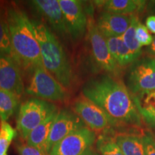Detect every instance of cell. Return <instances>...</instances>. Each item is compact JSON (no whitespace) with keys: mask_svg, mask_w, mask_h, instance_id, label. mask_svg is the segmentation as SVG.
Returning <instances> with one entry per match:
<instances>
[{"mask_svg":"<svg viewBox=\"0 0 155 155\" xmlns=\"http://www.w3.org/2000/svg\"><path fill=\"white\" fill-rule=\"evenodd\" d=\"M94 155H99V154H97V153H94Z\"/></svg>","mask_w":155,"mask_h":155,"instance_id":"4dcf8cb0","label":"cell"},{"mask_svg":"<svg viewBox=\"0 0 155 155\" xmlns=\"http://www.w3.org/2000/svg\"><path fill=\"white\" fill-rule=\"evenodd\" d=\"M105 12L119 15H132L144 9L146 1L142 0H108L101 2Z\"/></svg>","mask_w":155,"mask_h":155,"instance_id":"e0dca14e","label":"cell"},{"mask_svg":"<svg viewBox=\"0 0 155 155\" xmlns=\"http://www.w3.org/2000/svg\"><path fill=\"white\" fill-rule=\"evenodd\" d=\"M33 30L40 48L45 68L65 88L72 85V66L65 50L55 34L44 23L30 19Z\"/></svg>","mask_w":155,"mask_h":155,"instance_id":"3957f363","label":"cell"},{"mask_svg":"<svg viewBox=\"0 0 155 155\" xmlns=\"http://www.w3.org/2000/svg\"><path fill=\"white\" fill-rule=\"evenodd\" d=\"M134 103L136 106H137V108H138L139 114H141L143 120L146 122L147 124H149L150 127H152V128L155 129V114L150 113V112L145 111V110L142 109V108H141L135 101Z\"/></svg>","mask_w":155,"mask_h":155,"instance_id":"4316f807","label":"cell"},{"mask_svg":"<svg viewBox=\"0 0 155 155\" xmlns=\"http://www.w3.org/2000/svg\"><path fill=\"white\" fill-rule=\"evenodd\" d=\"M144 143L145 155H155V139L154 136L150 132L143 135Z\"/></svg>","mask_w":155,"mask_h":155,"instance_id":"d4e9b609","label":"cell"},{"mask_svg":"<svg viewBox=\"0 0 155 155\" xmlns=\"http://www.w3.org/2000/svg\"><path fill=\"white\" fill-rule=\"evenodd\" d=\"M94 153L92 152V153H90V154H88V155H94Z\"/></svg>","mask_w":155,"mask_h":155,"instance_id":"f546056e","label":"cell"},{"mask_svg":"<svg viewBox=\"0 0 155 155\" xmlns=\"http://www.w3.org/2000/svg\"><path fill=\"white\" fill-rule=\"evenodd\" d=\"M86 127L82 120L74 112L63 108L58 111L47 142V152L49 154L53 147L71 133Z\"/></svg>","mask_w":155,"mask_h":155,"instance_id":"8fae6325","label":"cell"},{"mask_svg":"<svg viewBox=\"0 0 155 155\" xmlns=\"http://www.w3.org/2000/svg\"><path fill=\"white\" fill-rule=\"evenodd\" d=\"M17 151L19 155H48L42 151L28 144L17 145Z\"/></svg>","mask_w":155,"mask_h":155,"instance_id":"484cf974","label":"cell"},{"mask_svg":"<svg viewBox=\"0 0 155 155\" xmlns=\"http://www.w3.org/2000/svg\"><path fill=\"white\" fill-rule=\"evenodd\" d=\"M58 110L53 103L37 98H31L19 106L17 118V130L26 139L33 129L53 112Z\"/></svg>","mask_w":155,"mask_h":155,"instance_id":"5b68a950","label":"cell"},{"mask_svg":"<svg viewBox=\"0 0 155 155\" xmlns=\"http://www.w3.org/2000/svg\"><path fill=\"white\" fill-rule=\"evenodd\" d=\"M0 88L20 97L25 88L20 68L12 57L0 53Z\"/></svg>","mask_w":155,"mask_h":155,"instance_id":"7c38bea8","label":"cell"},{"mask_svg":"<svg viewBox=\"0 0 155 155\" xmlns=\"http://www.w3.org/2000/svg\"><path fill=\"white\" fill-rule=\"evenodd\" d=\"M7 11L12 57L19 68L29 71L37 66H43L40 45L31 27L30 19L13 4L7 5Z\"/></svg>","mask_w":155,"mask_h":155,"instance_id":"7a4b0ae2","label":"cell"},{"mask_svg":"<svg viewBox=\"0 0 155 155\" xmlns=\"http://www.w3.org/2000/svg\"><path fill=\"white\" fill-rule=\"evenodd\" d=\"M136 38L141 46L150 45L153 41V37L149 32L147 27L139 22L136 28Z\"/></svg>","mask_w":155,"mask_h":155,"instance_id":"cb8c5ba5","label":"cell"},{"mask_svg":"<svg viewBox=\"0 0 155 155\" xmlns=\"http://www.w3.org/2000/svg\"><path fill=\"white\" fill-rule=\"evenodd\" d=\"M96 145L101 155H124L114 137L108 134L101 135Z\"/></svg>","mask_w":155,"mask_h":155,"instance_id":"7402d4cb","label":"cell"},{"mask_svg":"<svg viewBox=\"0 0 155 155\" xmlns=\"http://www.w3.org/2000/svg\"><path fill=\"white\" fill-rule=\"evenodd\" d=\"M17 129L7 121H2L0 126V155H7L9 145L16 137Z\"/></svg>","mask_w":155,"mask_h":155,"instance_id":"603a6c76","label":"cell"},{"mask_svg":"<svg viewBox=\"0 0 155 155\" xmlns=\"http://www.w3.org/2000/svg\"><path fill=\"white\" fill-rule=\"evenodd\" d=\"M73 108V112L80 117L86 127L92 131H105L114 127L106 112L83 96L76 98Z\"/></svg>","mask_w":155,"mask_h":155,"instance_id":"30bf717a","label":"cell"},{"mask_svg":"<svg viewBox=\"0 0 155 155\" xmlns=\"http://www.w3.org/2000/svg\"><path fill=\"white\" fill-rule=\"evenodd\" d=\"M127 87L137 97L155 91V57L144 56L131 64L127 76Z\"/></svg>","mask_w":155,"mask_h":155,"instance_id":"52a82bcc","label":"cell"},{"mask_svg":"<svg viewBox=\"0 0 155 155\" xmlns=\"http://www.w3.org/2000/svg\"><path fill=\"white\" fill-rule=\"evenodd\" d=\"M29 5L58 35L68 36L58 0H32L29 2Z\"/></svg>","mask_w":155,"mask_h":155,"instance_id":"4fadbf2b","label":"cell"},{"mask_svg":"<svg viewBox=\"0 0 155 155\" xmlns=\"http://www.w3.org/2000/svg\"><path fill=\"white\" fill-rule=\"evenodd\" d=\"M146 51L150 55H152L155 57V37L153 38V41L150 45L147 46L146 48Z\"/></svg>","mask_w":155,"mask_h":155,"instance_id":"f1b7e54d","label":"cell"},{"mask_svg":"<svg viewBox=\"0 0 155 155\" xmlns=\"http://www.w3.org/2000/svg\"><path fill=\"white\" fill-rule=\"evenodd\" d=\"M31 77L25 94L34 98L52 101H65L69 97L63 87L44 66H37L30 71Z\"/></svg>","mask_w":155,"mask_h":155,"instance_id":"277c9868","label":"cell"},{"mask_svg":"<svg viewBox=\"0 0 155 155\" xmlns=\"http://www.w3.org/2000/svg\"><path fill=\"white\" fill-rule=\"evenodd\" d=\"M154 139H155V137H154Z\"/></svg>","mask_w":155,"mask_h":155,"instance_id":"1f68e13d","label":"cell"},{"mask_svg":"<svg viewBox=\"0 0 155 155\" xmlns=\"http://www.w3.org/2000/svg\"><path fill=\"white\" fill-rule=\"evenodd\" d=\"M106 40L110 53L120 68L131 65L137 60L127 47L121 36L108 38Z\"/></svg>","mask_w":155,"mask_h":155,"instance_id":"2e32d148","label":"cell"},{"mask_svg":"<svg viewBox=\"0 0 155 155\" xmlns=\"http://www.w3.org/2000/svg\"><path fill=\"white\" fill-rule=\"evenodd\" d=\"M20 97L0 88V119L7 121L19 106Z\"/></svg>","mask_w":155,"mask_h":155,"instance_id":"d6986e66","label":"cell"},{"mask_svg":"<svg viewBox=\"0 0 155 155\" xmlns=\"http://www.w3.org/2000/svg\"><path fill=\"white\" fill-rule=\"evenodd\" d=\"M154 92H155V91H154Z\"/></svg>","mask_w":155,"mask_h":155,"instance_id":"d6a6232c","label":"cell"},{"mask_svg":"<svg viewBox=\"0 0 155 155\" xmlns=\"http://www.w3.org/2000/svg\"><path fill=\"white\" fill-rule=\"evenodd\" d=\"M131 16L104 11L97 19L96 25L105 38L120 37L124 34L130 25Z\"/></svg>","mask_w":155,"mask_h":155,"instance_id":"5bb4252c","label":"cell"},{"mask_svg":"<svg viewBox=\"0 0 155 155\" xmlns=\"http://www.w3.org/2000/svg\"><path fill=\"white\" fill-rule=\"evenodd\" d=\"M83 96L102 108L114 126L142 127L143 120L127 87L116 76L105 74L88 80Z\"/></svg>","mask_w":155,"mask_h":155,"instance_id":"6da1fadb","label":"cell"},{"mask_svg":"<svg viewBox=\"0 0 155 155\" xmlns=\"http://www.w3.org/2000/svg\"><path fill=\"white\" fill-rule=\"evenodd\" d=\"M0 53L12 56L10 34L7 22V5L0 2Z\"/></svg>","mask_w":155,"mask_h":155,"instance_id":"ffe728a7","label":"cell"},{"mask_svg":"<svg viewBox=\"0 0 155 155\" xmlns=\"http://www.w3.org/2000/svg\"><path fill=\"white\" fill-rule=\"evenodd\" d=\"M58 113V110L53 112L47 119L31 131L26 139L27 144L35 147L48 155L47 152V142Z\"/></svg>","mask_w":155,"mask_h":155,"instance_id":"9a60e30c","label":"cell"},{"mask_svg":"<svg viewBox=\"0 0 155 155\" xmlns=\"http://www.w3.org/2000/svg\"><path fill=\"white\" fill-rule=\"evenodd\" d=\"M139 22L138 17L134 15H132L130 25L124 34L121 36L127 47L134 54L137 60L141 57L142 53V49H141L142 46L139 44L138 40L136 38V28Z\"/></svg>","mask_w":155,"mask_h":155,"instance_id":"44dd1931","label":"cell"},{"mask_svg":"<svg viewBox=\"0 0 155 155\" xmlns=\"http://www.w3.org/2000/svg\"><path fill=\"white\" fill-rule=\"evenodd\" d=\"M96 133L87 127L71 133L53 147L48 155H88L93 152Z\"/></svg>","mask_w":155,"mask_h":155,"instance_id":"ba28073f","label":"cell"},{"mask_svg":"<svg viewBox=\"0 0 155 155\" xmlns=\"http://www.w3.org/2000/svg\"><path fill=\"white\" fill-rule=\"evenodd\" d=\"M86 10L88 17L87 32L93 59L97 66L103 71L110 75L118 76L121 69L110 53L106 38L101 33L97 27L93 17L94 11L92 9Z\"/></svg>","mask_w":155,"mask_h":155,"instance_id":"8992f818","label":"cell"},{"mask_svg":"<svg viewBox=\"0 0 155 155\" xmlns=\"http://www.w3.org/2000/svg\"><path fill=\"white\" fill-rule=\"evenodd\" d=\"M63 15L68 36L74 41L80 40L87 31L88 17L83 3L78 0H58Z\"/></svg>","mask_w":155,"mask_h":155,"instance_id":"9c48e42d","label":"cell"},{"mask_svg":"<svg viewBox=\"0 0 155 155\" xmlns=\"http://www.w3.org/2000/svg\"><path fill=\"white\" fill-rule=\"evenodd\" d=\"M146 27L149 31L155 34V15H150L146 19Z\"/></svg>","mask_w":155,"mask_h":155,"instance_id":"83f0119b","label":"cell"},{"mask_svg":"<svg viewBox=\"0 0 155 155\" xmlns=\"http://www.w3.org/2000/svg\"><path fill=\"white\" fill-rule=\"evenodd\" d=\"M114 139L124 155H145L143 135L119 133Z\"/></svg>","mask_w":155,"mask_h":155,"instance_id":"ac0fdd59","label":"cell"}]
</instances>
